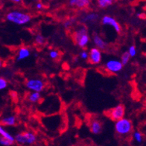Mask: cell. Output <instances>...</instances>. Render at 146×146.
Here are the masks:
<instances>
[{
    "label": "cell",
    "mask_w": 146,
    "mask_h": 146,
    "mask_svg": "<svg viewBox=\"0 0 146 146\" xmlns=\"http://www.w3.org/2000/svg\"><path fill=\"white\" fill-rule=\"evenodd\" d=\"M6 20L18 25H26L31 21V16L26 12L14 10L6 14Z\"/></svg>",
    "instance_id": "1"
},
{
    "label": "cell",
    "mask_w": 146,
    "mask_h": 146,
    "mask_svg": "<svg viewBox=\"0 0 146 146\" xmlns=\"http://www.w3.org/2000/svg\"><path fill=\"white\" fill-rule=\"evenodd\" d=\"M73 40L78 46L80 48H84L90 43V37L88 34V31L86 26L80 25L76 29L73 34Z\"/></svg>",
    "instance_id": "2"
},
{
    "label": "cell",
    "mask_w": 146,
    "mask_h": 146,
    "mask_svg": "<svg viewBox=\"0 0 146 146\" xmlns=\"http://www.w3.org/2000/svg\"><path fill=\"white\" fill-rule=\"evenodd\" d=\"M133 126L131 120L127 118H121L115 123V131L116 134L119 137H127L133 132Z\"/></svg>",
    "instance_id": "3"
},
{
    "label": "cell",
    "mask_w": 146,
    "mask_h": 146,
    "mask_svg": "<svg viewBox=\"0 0 146 146\" xmlns=\"http://www.w3.org/2000/svg\"><path fill=\"white\" fill-rule=\"evenodd\" d=\"M14 140L19 145H34L36 142V136L31 131H24L16 135Z\"/></svg>",
    "instance_id": "4"
},
{
    "label": "cell",
    "mask_w": 146,
    "mask_h": 146,
    "mask_svg": "<svg viewBox=\"0 0 146 146\" xmlns=\"http://www.w3.org/2000/svg\"><path fill=\"white\" fill-rule=\"evenodd\" d=\"M25 87L29 90L32 92H41L44 90L46 84L40 78H30L25 82Z\"/></svg>",
    "instance_id": "5"
},
{
    "label": "cell",
    "mask_w": 146,
    "mask_h": 146,
    "mask_svg": "<svg viewBox=\"0 0 146 146\" xmlns=\"http://www.w3.org/2000/svg\"><path fill=\"white\" fill-rule=\"evenodd\" d=\"M123 66V64H121L120 60L110 59L106 62L104 68L108 72L112 73V74H116L122 70Z\"/></svg>",
    "instance_id": "6"
},
{
    "label": "cell",
    "mask_w": 146,
    "mask_h": 146,
    "mask_svg": "<svg viewBox=\"0 0 146 146\" xmlns=\"http://www.w3.org/2000/svg\"><path fill=\"white\" fill-rule=\"evenodd\" d=\"M125 108L122 104L115 106L112 108L108 113V116L113 120V121H117L121 118L125 117Z\"/></svg>",
    "instance_id": "7"
},
{
    "label": "cell",
    "mask_w": 146,
    "mask_h": 146,
    "mask_svg": "<svg viewBox=\"0 0 146 146\" xmlns=\"http://www.w3.org/2000/svg\"><path fill=\"white\" fill-rule=\"evenodd\" d=\"M102 24L104 25H109L115 30L116 33H121V27L120 24L114 17L109 15H105L102 18Z\"/></svg>",
    "instance_id": "8"
},
{
    "label": "cell",
    "mask_w": 146,
    "mask_h": 146,
    "mask_svg": "<svg viewBox=\"0 0 146 146\" xmlns=\"http://www.w3.org/2000/svg\"><path fill=\"white\" fill-rule=\"evenodd\" d=\"M88 60L91 64L97 65L99 64L102 60V50L99 48L93 47L89 52Z\"/></svg>",
    "instance_id": "9"
},
{
    "label": "cell",
    "mask_w": 146,
    "mask_h": 146,
    "mask_svg": "<svg viewBox=\"0 0 146 146\" xmlns=\"http://www.w3.org/2000/svg\"><path fill=\"white\" fill-rule=\"evenodd\" d=\"M103 129L102 122L99 119L94 118L90 121V130L91 133L95 135H98L101 133Z\"/></svg>",
    "instance_id": "10"
},
{
    "label": "cell",
    "mask_w": 146,
    "mask_h": 146,
    "mask_svg": "<svg viewBox=\"0 0 146 146\" xmlns=\"http://www.w3.org/2000/svg\"><path fill=\"white\" fill-rule=\"evenodd\" d=\"M91 4L90 0H69V5L72 8L78 9H87Z\"/></svg>",
    "instance_id": "11"
},
{
    "label": "cell",
    "mask_w": 146,
    "mask_h": 146,
    "mask_svg": "<svg viewBox=\"0 0 146 146\" xmlns=\"http://www.w3.org/2000/svg\"><path fill=\"white\" fill-rule=\"evenodd\" d=\"M98 18H99V16L98 14L94 13V12H90V13H87L82 16L81 21L82 23H86V24H93L98 21Z\"/></svg>",
    "instance_id": "12"
},
{
    "label": "cell",
    "mask_w": 146,
    "mask_h": 146,
    "mask_svg": "<svg viewBox=\"0 0 146 146\" xmlns=\"http://www.w3.org/2000/svg\"><path fill=\"white\" fill-rule=\"evenodd\" d=\"M92 41L96 48H99L100 50H105L108 48V42L98 35H95L93 36Z\"/></svg>",
    "instance_id": "13"
},
{
    "label": "cell",
    "mask_w": 146,
    "mask_h": 146,
    "mask_svg": "<svg viewBox=\"0 0 146 146\" xmlns=\"http://www.w3.org/2000/svg\"><path fill=\"white\" fill-rule=\"evenodd\" d=\"M31 50L28 47H25V46L21 47L18 50L17 55V61H21L23 60L27 59L28 58H29L31 56Z\"/></svg>",
    "instance_id": "14"
},
{
    "label": "cell",
    "mask_w": 146,
    "mask_h": 146,
    "mask_svg": "<svg viewBox=\"0 0 146 146\" xmlns=\"http://www.w3.org/2000/svg\"><path fill=\"white\" fill-rule=\"evenodd\" d=\"M17 121V119L14 115H9L2 119L1 124L4 126H15Z\"/></svg>",
    "instance_id": "15"
},
{
    "label": "cell",
    "mask_w": 146,
    "mask_h": 146,
    "mask_svg": "<svg viewBox=\"0 0 146 146\" xmlns=\"http://www.w3.org/2000/svg\"><path fill=\"white\" fill-rule=\"evenodd\" d=\"M28 100L29 102L32 104H36L38 103L41 100L40 92H31L30 94L28 96Z\"/></svg>",
    "instance_id": "16"
},
{
    "label": "cell",
    "mask_w": 146,
    "mask_h": 146,
    "mask_svg": "<svg viewBox=\"0 0 146 146\" xmlns=\"http://www.w3.org/2000/svg\"><path fill=\"white\" fill-rule=\"evenodd\" d=\"M0 136L1 137H3L5 138L8 139L9 140H11V142H15V140H14V137H13L11 133H10L8 131H7L5 129L4 125H2V124L0 123Z\"/></svg>",
    "instance_id": "17"
},
{
    "label": "cell",
    "mask_w": 146,
    "mask_h": 146,
    "mask_svg": "<svg viewBox=\"0 0 146 146\" xmlns=\"http://www.w3.org/2000/svg\"><path fill=\"white\" fill-rule=\"evenodd\" d=\"M114 0H97V4L100 8L104 9L113 4Z\"/></svg>",
    "instance_id": "18"
},
{
    "label": "cell",
    "mask_w": 146,
    "mask_h": 146,
    "mask_svg": "<svg viewBox=\"0 0 146 146\" xmlns=\"http://www.w3.org/2000/svg\"><path fill=\"white\" fill-rule=\"evenodd\" d=\"M35 44L38 45V46H42L45 44L46 42V38L42 36L40 34L36 35L35 37Z\"/></svg>",
    "instance_id": "19"
},
{
    "label": "cell",
    "mask_w": 146,
    "mask_h": 146,
    "mask_svg": "<svg viewBox=\"0 0 146 146\" xmlns=\"http://www.w3.org/2000/svg\"><path fill=\"white\" fill-rule=\"evenodd\" d=\"M130 59H131V56L130 54H128V52H124L123 54H121V60H120V61L121 62V64H123V66L127 65V64L130 61Z\"/></svg>",
    "instance_id": "20"
},
{
    "label": "cell",
    "mask_w": 146,
    "mask_h": 146,
    "mask_svg": "<svg viewBox=\"0 0 146 146\" xmlns=\"http://www.w3.org/2000/svg\"><path fill=\"white\" fill-rule=\"evenodd\" d=\"M133 138L137 143H142L143 141V136L139 131H134L133 133Z\"/></svg>",
    "instance_id": "21"
},
{
    "label": "cell",
    "mask_w": 146,
    "mask_h": 146,
    "mask_svg": "<svg viewBox=\"0 0 146 146\" xmlns=\"http://www.w3.org/2000/svg\"><path fill=\"white\" fill-rule=\"evenodd\" d=\"M76 22V19H74V18H71V19H66L65 22L64 23V26L66 29H69L72 27L74 24Z\"/></svg>",
    "instance_id": "22"
},
{
    "label": "cell",
    "mask_w": 146,
    "mask_h": 146,
    "mask_svg": "<svg viewBox=\"0 0 146 146\" xmlns=\"http://www.w3.org/2000/svg\"><path fill=\"white\" fill-rule=\"evenodd\" d=\"M14 144V142H11V140L5 138L3 137L0 136V145L3 146H11L13 145Z\"/></svg>",
    "instance_id": "23"
},
{
    "label": "cell",
    "mask_w": 146,
    "mask_h": 146,
    "mask_svg": "<svg viewBox=\"0 0 146 146\" xmlns=\"http://www.w3.org/2000/svg\"><path fill=\"white\" fill-rule=\"evenodd\" d=\"M49 58L52 60H57L60 57V52L56 49H53L49 52Z\"/></svg>",
    "instance_id": "24"
},
{
    "label": "cell",
    "mask_w": 146,
    "mask_h": 146,
    "mask_svg": "<svg viewBox=\"0 0 146 146\" xmlns=\"http://www.w3.org/2000/svg\"><path fill=\"white\" fill-rule=\"evenodd\" d=\"M8 83L5 78L0 77V90H3L8 87Z\"/></svg>",
    "instance_id": "25"
},
{
    "label": "cell",
    "mask_w": 146,
    "mask_h": 146,
    "mask_svg": "<svg viewBox=\"0 0 146 146\" xmlns=\"http://www.w3.org/2000/svg\"><path fill=\"white\" fill-rule=\"evenodd\" d=\"M128 54H130L131 58H134L135 56L137 55V50L136 46H131L128 48Z\"/></svg>",
    "instance_id": "26"
},
{
    "label": "cell",
    "mask_w": 146,
    "mask_h": 146,
    "mask_svg": "<svg viewBox=\"0 0 146 146\" xmlns=\"http://www.w3.org/2000/svg\"><path fill=\"white\" fill-rule=\"evenodd\" d=\"M79 56H80V58H81L82 60H88L89 52L86 50H82L81 52H80Z\"/></svg>",
    "instance_id": "27"
},
{
    "label": "cell",
    "mask_w": 146,
    "mask_h": 146,
    "mask_svg": "<svg viewBox=\"0 0 146 146\" xmlns=\"http://www.w3.org/2000/svg\"><path fill=\"white\" fill-rule=\"evenodd\" d=\"M35 7H36V8L37 10H42V8H44V5H43V4H42V2H36V5H35Z\"/></svg>",
    "instance_id": "28"
},
{
    "label": "cell",
    "mask_w": 146,
    "mask_h": 146,
    "mask_svg": "<svg viewBox=\"0 0 146 146\" xmlns=\"http://www.w3.org/2000/svg\"><path fill=\"white\" fill-rule=\"evenodd\" d=\"M12 2H14V3H16V4H19L20 2L23 1V0H11Z\"/></svg>",
    "instance_id": "29"
},
{
    "label": "cell",
    "mask_w": 146,
    "mask_h": 146,
    "mask_svg": "<svg viewBox=\"0 0 146 146\" xmlns=\"http://www.w3.org/2000/svg\"><path fill=\"white\" fill-rule=\"evenodd\" d=\"M2 66H3V61H2V60L0 58V69L2 67Z\"/></svg>",
    "instance_id": "30"
}]
</instances>
